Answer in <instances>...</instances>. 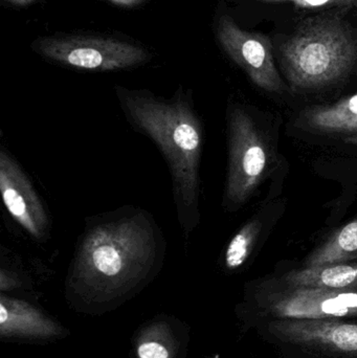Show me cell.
Listing matches in <instances>:
<instances>
[{"label": "cell", "mask_w": 357, "mask_h": 358, "mask_svg": "<svg viewBox=\"0 0 357 358\" xmlns=\"http://www.w3.org/2000/svg\"><path fill=\"white\" fill-rule=\"evenodd\" d=\"M115 90L129 123L154 142L167 162L177 220L189 237L201 222L199 170L203 149V123L192 98L182 90L166 100L146 90L119 86Z\"/></svg>", "instance_id": "obj_1"}, {"label": "cell", "mask_w": 357, "mask_h": 358, "mask_svg": "<svg viewBox=\"0 0 357 358\" xmlns=\"http://www.w3.org/2000/svg\"><path fill=\"white\" fill-rule=\"evenodd\" d=\"M163 250L151 215L126 208L86 229L73 258V280L102 294L130 288L150 273Z\"/></svg>", "instance_id": "obj_2"}, {"label": "cell", "mask_w": 357, "mask_h": 358, "mask_svg": "<svg viewBox=\"0 0 357 358\" xmlns=\"http://www.w3.org/2000/svg\"><path fill=\"white\" fill-rule=\"evenodd\" d=\"M283 71L295 90H316L343 79L357 59V40L337 17L309 19L280 48Z\"/></svg>", "instance_id": "obj_3"}, {"label": "cell", "mask_w": 357, "mask_h": 358, "mask_svg": "<svg viewBox=\"0 0 357 358\" xmlns=\"http://www.w3.org/2000/svg\"><path fill=\"white\" fill-rule=\"evenodd\" d=\"M35 48L50 60L82 71L132 69L146 62L149 57L142 46L99 36L44 37L36 42Z\"/></svg>", "instance_id": "obj_4"}, {"label": "cell", "mask_w": 357, "mask_h": 358, "mask_svg": "<svg viewBox=\"0 0 357 358\" xmlns=\"http://www.w3.org/2000/svg\"><path fill=\"white\" fill-rule=\"evenodd\" d=\"M228 169L226 197L241 206L254 193L268 171L270 152L263 136L245 109L228 113Z\"/></svg>", "instance_id": "obj_5"}, {"label": "cell", "mask_w": 357, "mask_h": 358, "mask_svg": "<svg viewBox=\"0 0 357 358\" xmlns=\"http://www.w3.org/2000/svg\"><path fill=\"white\" fill-rule=\"evenodd\" d=\"M217 37L224 52L256 85L268 92L285 90L275 64L272 42L265 35L245 31L228 15H224L218 22Z\"/></svg>", "instance_id": "obj_6"}, {"label": "cell", "mask_w": 357, "mask_h": 358, "mask_svg": "<svg viewBox=\"0 0 357 358\" xmlns=\"http://www.w3.org/2000/svg\"><path fill=\"white\" fill-rule=\"evenodd\" d=\"M0 191L12 218L36 240L45 239L50 220L31 180L10 153L0 151Z\"/></svg>", "instance_id": "obj_7"}, {"label": "cell", "mask_w": 357, "mask_h": 358, "mask_svg": "<svg viewBox=\"0 0 357 358\" xmlns=\"http://www.w3.org/2000/svg\"><path fill=\"white\" fill-rule=\"evenodd\" d=\"M281 320H337L357 317V290L293 287L268 306Z\"/></svg>", "instance_id": "obj_8"}, {"label": "cell", "mask_w": 357, "mask_h": 358, "mask_svg": "<svg viewBox=\"0 0 357 358\" xmlns=\"http://www.w3.org/2000/svg\"><path fill=\"white\" fill-rule=\"evenodd\" d=\"M270 331L285 343L331 355H357V324L330 320H281Z\"/></svg>", "instance_id": "obj_9"}, {"label": "cell", "mask_w": 357, "mask_h": 358, "mask_svg": "<svg viewBox=\"0 0 357 358\" xmlns=\"http://www.w3.org/2000/svg\"><path fill=\"white\" fill-rule=\"evenodd\" d=\"M0 334L3 338H50L59 336L60 328L27 303L1 296Z\"/></svg>", "instance_id": "obj_10"}, {"label": "cell", "mask_w": 357, "mask_h": 358, "mask_svg": "<svg viewBox=\"0 0 357 358\" xmlns=\"http://www.w3.org/2000/svg\"><path fill=\"white\" fill-rule=\"evenodd\" d=\"M291 287L324 288L333 290H357V263H335L305 267L286 275Z\"/></svg>", "instance_id": "obj_11"}, {"label": "cell", "mask_w": 357, "mask_h": 358, "mask_svg": "<svg viewBox=\"0 0 357 358\" xmlns=\"http://www.w3.org/2000/svg\"><path fill=\"white\" fill-rule=\"evenodd\" d=\"M310 129L324 134H357V94L328 106L312 107L302 115Z\"/></svg>", "instance_id": "obj_12"}, {"label": "cell", "mask_w": 357, "mask_h": 358, "mask_svg": "<svg viewBox=\"0 0 357 358\" xmlns=\"http://www.w3.org/2000/svg\"><path fill=\"white\" fill-rule=\"evenodd\" d=\"M357 258V218L335 231L324 244L314 250L305 267L346 263Z\"/></svg>", "instance_id": "obj_13"}, {"label": "cell", "mask_w": 357, "mask_h": 358, "mask_svg": "<svg viewBox=\"0 0 357 358\" xmlns=\"http://www.w3.org/2000/svg\"><path fill=\"white\" fill-rule=\"evenodd\" d=\"M261 231V223L249 221L231 240L224 254V264L230 271H235L245 264L249 259Z\"/></svg>", "instance_id": "obj_14"}, {"label": "cell", "mask_w": 357, "mask_h": 358, "mask_svg": "<svg viewBox=\"0 0 357 358\" xmlns=\"http://www.w3.org/2000/svg\"><path fill=\"white\" fill-rule=\"evenodd\" d=\"M138 358H171V350L161 340L143 341L138 347Z\"/></svg>", "instance_id": "obj_15"}, {"label": "cell", "mask_w": 357, "mask_h": 358, "mask_svg": "<svg viewBox=\"0 0 357 358\" xmlns=\"http://www.w3.org/2000/svg\"><path fill=\"white\" fill-rule=\"evenodd\" d=\"M264 2H291L302 8H318L348 3L350 0H261Z\"/></svg>", "instance_id": "obj_16"}, {"label": "cell", "mask_w": 357, "mask_h": 358, "mask_svg": "<svg viewBox=\"0 0 357 358\" xmlns=\"http://www.w3.org/2000/svg\"><path fill=\"white\" fill-rule=\"evenodd\" d=\"M115 6H123V8H130V6H136L140 3L142 0H109Z\"/></svg>", "instance_id": "obj_17"}, {"label": "cell", "mask_w": 357, "mask_h": 358, "mask_svg": "<svg viewBox=\"0 0 357 358\" xmlns=\"http://www.w3.org/2000/svg\"><path fill=\"white\" fill-rule=\"evenodd\" d=\"M6 1L13 4V6H27L37 1V0H6Z\"/></svg>", "instance_id": "obj_18"}, {"label": "cell", "mask_w": 357, "mask_h": 358, "mask_svg": "<svg viewBox=\"0 0 357 358\" xmlns=\"http://www.w3.org/2000/svg\"><path fill=\"white\" fill-rule=\"evenodd\" d=\"M345 141L349 143V144L356 145V146H357V134L348 136L347 138H345Z\"/></svg>", "instance_id": "obj_19"}]
</instances>
